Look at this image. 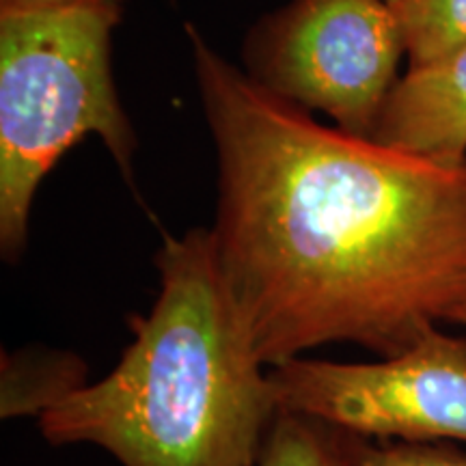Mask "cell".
Returning a JSON list of instances; mask_svg holds the SVG:
<instances>
[{
    "mask_svg": "<svg viewBox=\"0 0 466 466\" xmlns=\"http://www.w3.org/2000/svg\"><path fill=\"white\" fill-rule=\"evenodd\" d=\"M393 11L408 67L428 66L466 44V0H398Z\"/></svg>",
    "mask_w": 466,
    "mask_h": 466,
    "instance_id": "7",
    "label": "cell"
},
{
    "mask_svg": "<svg viewBox=\"0 0 466 466\" xmlns=\"http://www.w3.org/2000/svg\"><path fill=\"white\" fill-rule=\"evenodd\" d=\"M348 466H466V451L447 441H378L343 430Z\"/></svg>",
    "mask_w": 466,
    "mask_h": 466,
    "instance_id": "9",
    "label": "cell"
},
{
    "mask_svg": "<svg viewBox=\"0 0 466 466\" xmlns=\"http://www.w3.org/2000/svg\"><path fill=\"white\" fill-rule=\"evenodd\" d=\"M387 3H391V5H393V3H398V0H387Z\"/></svg>",
    "mask_w": 466,
    "mask_h": 466,
    "instance_id": "12",
    "label": "cell"
},
{
    "mask_svg": "<svg viewBox=\"0 0 466 466\" xmlns=\"http://www.w3.org/2000/svg\"><path fill=\"white\" fill-rule=\"evenodd\" d=\"M450 324H460V326H466V296L462 299V302L453 309L450 319H447Z\"/></svg>",
    "mask_w": 466,
    "mask_h": 466,
    "instance_id": "10",
    "label": "cell"
},
{
    "mask_svg": "<svg viewBox=\"0 0 466 466\" xmlns=\"http://www.w3.org/2000/svg\"><path fill=\"white\" fill-rule=\"evenodd\" d=\"M279 408L378 441L466 442V337L439 326L378 363L270 367Z\"/></svg>",
    "mask_w": 466,
    "mask_h": 466,
    "instance_id": "5",
    "label": "cell"
},
{
    "mask_svg": "<svg viewBox=\"0 0 466 466\" xmlns=\"http://www.w3.org/2000/svg\"><path fill=\"white\" fill-rule=\"evenodd\" d=\"M406 55L387 0H291L253 26L248 78L302 110H322L339 130L371 137Z\"/></svg>",
    "mask_w": 466,
    "mask_h": 466,
    "instance_id": "4",
    "label": "cell"
},
{
    "mask_svg": "<svg viewBox=\"0 0 466 466\" xmlns=\"http://www.w3.org/2000/svg\"><path fill=\"white\" fill-rule=\"evenodd\" d=\"M186 33L217 145L214 259L261 363L326 343L389 359L447 322L466 296V160L319 126Z\"/></svg>",
    "mask_w": 466,
    "mask_h": 466,
    "instance_id": "1",
    "label": "cell"
},
{
    "mask_svg": "<svg viewBox=\"0 0 466 466\" xmlns=\"http://www.w3.org/2000/svg\"><path fill=\"white\" fill-rule=\"evenodd\" d=\"M370 138L439 165L464 162L466 44L428 66L408 67L389 93Z\"/></svg>",
    "mask_w": 466,
    "mask_h": 466,
    "instance_id": "6",
    "label": "cell"
},
{
    "mask_svg": "<svg viewBox=\"0 0 466 466\" xmlns=\"http://www.w3.org/2000/svg\"><path fill=\"white\" fill-rule=\"evenodd\" d=\"M48 3H69V0H0V5H48Z\"/></svg>",
    "mask_w": 466,
    "mask_h": 466,
    "instance_id": "11",
    "label": "cell"
},
{
    "mask_svg": "<svg viewBox=\"0 0 466 466\" xmlns=\"http://www.w3.org/2000/svg\"><path fill=\"white\" fill-rule=\"evenodd\" d=\"M343 436L333 425L281 410L253 466H348Z\"/></svg>",
    "mask_w": 466,
    "mask_h": 466,
    "instance_id": "8",
    "label": "cell"
},
{
    "mask_svg": "<svg viewBox=\"0 0 466 466\" xmlns=\"http://www.w3.org/2000/svg\"><path fill=\"white\" fill-rule=\"evenodd\" d=\"M119 0L0 5V250L17 261L35 192L96 134L132 179L137 134L115 89L110 42Z\"/></svg>",
    "mask_w": 466,
    "mask_h": 466,
    "instance_id": "3",
    "label": "cell"
},
{
    "mask_svg": "<svg viewBox=\"0 0 466 466\" xmlns=\"http://www.w3.org/2000/svg\"><path fill=\"white\" fill-rule=\"evenodd\" d=\"M160 291L96 384L39 415L52 445L89 442L121 466H253L281 412L270 370L227 296L209 229L167 236Z\"/></svg>",
    "mask_w": 466,
    "mask_h": 466,
    "instance_id": "2",
    "label": "cell"
}]
</instances>
